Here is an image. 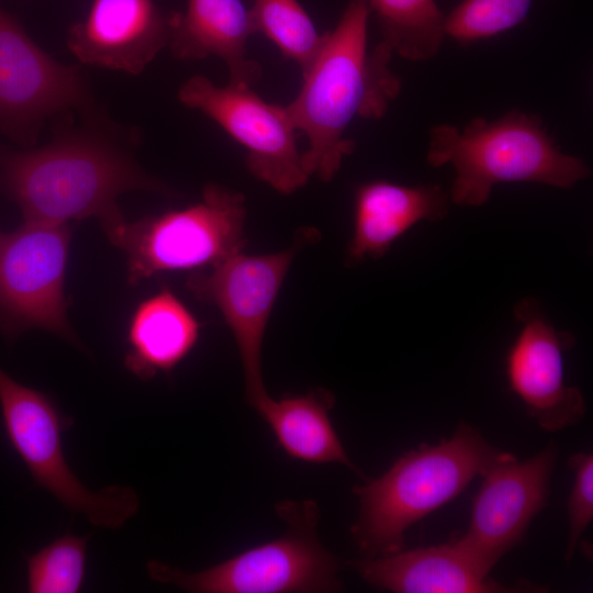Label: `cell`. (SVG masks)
Wrapping results in <instances>:
<instances>
[{
  "label": "cell",
  "instance_id": "17",
  "mask_svg": "<svg viewBox=\"0 0 593 593\" xmlns=\"http://www.w3.org/2000/svg\"><path fill=\"white\" fill-rule=\"evenodd\" d=\"M354 567L369 584L395 593H496L521 591L489 578L452 541L365 558Z\"/></svg>",
  "mask_w": 593,
  "mask_h": 593
},
{
  "label": "cell",
  "instance_id": "15",
  "mask_svg": "<svg viewBox=\"0 0 593 593\" xmlns=\"http://www.w3.org/2000/svg\"><path fill=\"white\" fill-rule=\"evenodd\" d=\"M449 203L448 192L438 184L403 186L384 180L360 184L355 193L347 264L381 258L415 224L444 219Z\"/></svg>",
  "mask_w": 593,
  "mask_h": 593
},
{
  "label": "cell",
  "instance_id": "19",
  "mask_svg": "<svg viewBox=\"0 0 593 593\" xmlns=\"http://www.w3.org/2000/svg\"><path fill=\"white\" fill-rule=\"evenodd\" d=\"M334 404V394L318 388L278 400L268 395L254 409L289 457L312 463L338 462L357 471L332 425Z\"/></svg>",
  "mask_w": 593,
  "mask_h": 593
},
{
  "label": "cell",
  "instance_id": "12",
  "mask_svg": "<svg viewBox=\"0 0 593 593\" xmlns=\"http://www.w3.org/2000/svg\"><path fill=\"white\" fill-rule=\"evenodd\" d=\"M556 457L550 445L522 462L513 455L483 475L469 528L452 542L484 572L522 541L532 519L547 505Z\"/></svg>",
  "mask_w": 593,
  "mask_h": 593
},
{
  "label": "cell",
  "instance_id": "8",
  "mask_svg": "<svg viewBox=\"0 0 593 593\" xmlns=\"http://www.w3.org/2000/svg\"><path fill=\"white\" fill-rule=\"evenodd\" d=\"M70 238L69 224L24 221L0 233V327L7 335L41 328L78 345L65 295Z\"/></svg>",
  "mask_w": 593,
  "mask_h": 593
},
{
  "label": "cell",
  "instance_id": "21",
  "mask_svg": "<svg viewBox=\"0 0 593 593\" xmlns=\"http://www.w3.org/2000/svg\"><path fill=\"white\" fill-rule=\"evenodd\" d=\"M249 16L255 33L276 44L286 59L305 72L321 49L324 34L298 0H254Z\"/></svg>",
  "mask_w": 593,
  "mask_h": 593
},
{
  "label": "cell",
  "instance_id": "13",
  "mask_svg": "<svg viewBox=\"0 0 593 593\" xmlns=\"http://www.w3.org/2000/svg\"><path fill=\"white\" fill-rule=\"evenodd\" d=\"M519 332L505 358L511 390L527 414L545 430L556 432L581 422L586 405L581 391L564 381L563 355L575 343L558 329L534 298L514 306Z\"/></svg>",
  "mask_w": 593,
  "mask_h": 593
},
{
  "label": "cell",
  "instance_id": "2",
  "mask_svg": "<svg viewBox=\"0 0 593 593\" xmlns=\"http://www.w3.org/2000/svg\"><path fill=\"white\" fill-rule=\"evenodd\" d=\"M0 182L25 222L68 224L97 217L104 232L124 220L116 203L120 194H174L96 128L66 131L29 150L0 147Z\"/></svg>",
  "mask_w": 593,
  "mask_h": 593
},
{
  "label": "cell",
  "instance_id": "1",
  "mask_svg": "<svg viewBox=\"0 0 593 593\" xmlns=\"http://www.w3.org/2000/svg\"><path fill=\"white\" fill-rule=\"evenodd\" d=\"M369 15L366 0L348 2L336 26L324 33L299 94L287 105L296 131L309 141L302 153L309 177L332 180L356 147L345 137L354 119H381L401 91L390 69L392 49L382 41L368 47Z\"/></svg>",
  "mask_w": 593,
  "mask_h": 593
},
{
  "label": "cell",
  "instance_id": "7",
  "mask_svg": "<svg viewBox=\"0 0 593 593\" xmlns=\"http://www.w3.org/2000/svg\"><path fill=\"white\" fill-rule=\"evenodd\" d=\"M0 407L8 440L35 483L72 513L83 514L96 527L121 528L139 507L130 486L88 490L71 471L61 435L74 419L52 398L12 379L0 368Z\"/></svg>",
  "mask_w": 593,
  "mask_h": 593
},
{
  "label": "cell",
  "instance_id": "23",
  "mask_svg": "<svg viewBox=\"0 0 593 593\" xmlns=\"http://www.w3.org/2000/svg\"><path fill=\"white\" fill-rule=\"evenodd\" d=\"M534 0H463L446 15V37L470 44L508 31L524 21Z\"/></svg>",
  "mask_w": 593,
  "mask_h": 593
},
{
  "label": "cell",
  "instance_id": "14",
  "mask_svg": "<svg viewBox=\"0 0 593 593\" xmlns=\"http://www.w3.org/2000/svg\"><path fill=\"white\" fill-rule=\"evenodd\" d=\"M168 14L154 0H93L67 35L86 65L138 75L168 44Z\"/></svg>",
  "mask_w": 593,
  "mask_h": 593
},
{
  "label": "cell",
  "instance_id": "22",
  "mask_svg": "<svg viewBox=\"0 0 593 593\" xmlns=\"http://www.w3.org/2000/svg\"><path fill=\"white\" fill-rule=\"evenodd\" d=\"M88 537L65 534L26 558L27 592L77 593L87 562Z\"/></svg>",
  "mask_w": 593,
  "mask_h": 593
},
{
  "label": "cell",
  "instance_id": "4",
  "mask_svg": "<svg viewBox=\"0 0 593 593\" xmlns=\"http://www.w3.org/2000/svg\"><path fill=\"white\" fill-rule=\"evenodd\" d=\"M426 160L432 167L452 166L449 200L466 206L484 204L499 183L569 189L591 172L583 159L560 150L540 118L519 110L493 120L475 118L462 130L432 126Z\"/></svg>",
  "mask_w": 593,
  "mask_h": 593
},
{
  "label": "cell",
  "instance_id": "9",
  "mask_svg": "<svg viewBox=\"0 0 593 593\" xmlns=\"http://www.w3.org/2000/svg\"><path fill=\"white\" fill-rule=\"evenodd\" d=\"M314 230L298 235L293 245L273 254L249 256L242 251L209 271L189 276L192 294L215 305L228 325L242 359L247 402L255 407L269 394L261 373V348L268 320L288 269Z\"/></svg>",
  "mask_w": 593,
  "mask_h": 593
},
{
  "label": "cell",
  "instance_id": "10",
  "mask_svg": "<svg viewBox=\"0 0 593 593\" xmlns=\"http://www.w3.org/2000/svg\"><path fill=\"white\" fill-rule=\"evenodd\" d=\"M178 99L209 116L246 149V167L258 180L282 194L307 182L287 107L265 101L248 86L219 87L201 75L180 86Z\"/></svg>",
  "mask_w": 593,
  "mask_h": 593
},
{
  "label": "cell",
  "instance_id": "3",
  "mask_svg": "<svg viewBox=\"0 0 593 593\" xmlns=\"http://www.w3.org/2000/svg\"><path fill=\"white\" fill-rule=\"evenodd\" d=\"M511 456L489 445L465 423L449 439L405 452L380 478L354 489L360 503L351 527L356 544L366 558L401 551L412 524Z\"/></svg>",
  "mask_w": 593,
  "mask_h": 593
},
{
  "label": "cell",
  "instance_id": "6",
  "mask_svg": "<svg viewBox=\"0 0 593 593\" xmlns=\"http://www.w3.org/2000/svg\"><path fill=\"white\" fill-rule=\"evenodd\" d=\"M245 197L208 183L201 199L187 208L121 221L105 231L127 257V280L137 284L161 272L213 267L246 244Z\"/></svg>",
  "mask_w": 593,
  "mask_h": 593
},
{
  "label": "cell",
  "instance_id": "20",
  "mask_svg": "<svg viewBox=\"0 0 593 593\" xmlns=\"http://www.w3.org/2000/svg\"><path fill=\"white\" fill-rule=\"evenodd\" d=\"M382 42L402 58L428 60L446 37V15L435 0H366Z\"/></svg>",
  "mask_w": 593,
  "mask_h": 593
},
{
  "label": "cell",
  "instance_id": "11",
  "mask_svg": "<svg viewBox=\"0 0 593 593\" xmlns=\"http://www.w3.org/2000/svg\"><path fill=\"white\" fill-rule=\"evenodd\" d=\"M90 101L81 71L47 55L0 5V130L29 144L46 119Z\"/></svg>",
  "mask_w": 593,
  "mask_h": 593
},
{
  "label": "cell",
  "instance_id": "18",
  "mask_svg": "<svg viewBox=\"0 0 593 593\" xmlns=\"http://www.w3.org/2000/svg\"><path fill=\"white\" fill-rule=\"evenodd\" d=\"M199 334L197 317L164 287L139 302L130 317L124 367L143 381L169 374L194 348Z\"/></svg>",
  "mask_w": 593,
  "mask_h": 593
},
{
  "label": "cell",
  "instance_id": "24",
  "mask_svg": "<svg viewBox=\"0 0 593 593\" xmlns=\"http://www.w3.org/2000/svg\"><path fill=\"white\" fill-rule=\"evenodd\" d=\"M569 467L574 472V483L568 500L569 535L566 560L574 549L593 518V456L578 452L570 457Z\"/></svg>",
  "mask_w": 593,
  "mask_h": 593
},
{
  "label": "cell",
  "instance_id": "5",
  "mask_svg": "<svg viewBox=\"0 0 593 593\" xmlns=\"http://www.w3.org/2000/svg\"><path fill=\"white\" fill-rule=\"evenodd\" d=\"M276 512L287 523L284 535L198 572H184L158 560L149 577L195 593H291L342 590L336 558L317 537L315 502L286 501Z\"/></svg>",
  "mask_w": 593,
  "mask_h": 593
},
{
  "label": "cell",
  "instance_id": "16",
  "mask_svg": "<svg viewBox=\"0 0 593 593\" xmlns=\"http://www.w3.org/2000/svg\"><path fill=\"white\" fill-rule=\"evenodd\" d=\"M168 46L181 60L221 58L230 82L248 86L261 77V66L248 58L247 40L254 34L249 10L242 0H188L182 13L168 14Z\"/></svg>",
  "mask_w": 593,
  "mask_h": 593
}]
</instances>
